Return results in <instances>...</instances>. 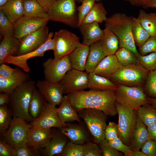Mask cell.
I'll return each instance as SVG.
<instances>
[{
	"label": "cell",
	"instance_id": "7bdbcfd3",
	"mask_svg": "<svg viewBox=\"0 0 156 156\" xmlns=\"http://www.w3.org/2000/svg\"><path fill=\"white\" fill-rule=\"evenodd\" d=\"M138 59L139 63L149 71L156 69V52L144 55H139Z\"/></svg>",
	"mask_w": 156,
	"mask_h": 156
},
{
	"label": "cell",
	"instance_id": "7a4b0ae2",
	"mask_svg": "<svg viewBox=\"0 0 156 156\" xmlns=\"http://www.w3.org/2000/svg\"><path fill=\"white\" fill-rule=\"evenodd\" d=\"M133 17L125 14L115 13L107 17L105 21V28L113 33L119 40V48L124 47L132 51L138 57L139 55L132 32Z\"/></svg>",
	"mask_w": 156,
	"mask_h": 156
},
{
	"label": "cell",
	"instance_id": "5b68a950",
	"mask_svg": "<svg viewBox=\"0 0 156 156\" xmlns=\"http://www.w3.org/2000/svg\"><path fill=\"white\" fill-rule=\"evenodd\" d=\"M76 0H57L48 12L49 20L78 27V19Z\"/></svg>",
	"mask_w": 156,
	"mask_h": 156
},
{
	"label": "cell",
	"instance_id": "1f68e13d",
	"mask_svg": "<svg viewBox=\"0 0 156 156\" xmlns=\"http://www.w3.org/2000/svg\"><path fill=\"white\" fill-rule=\"evenodd\" d=\"M117 85L109 79L98 75L93 72L88 73V88L98 90H115Z\"/></svg>",
	"mask_w": 156,
	"mask_h": 156
},
{
	"label": "cell",
	"instance_id": "bcb514c9",
	"mask_svg": "<svg viewBox=\"0 0 156 156\" xmlns=\"http://www.w3.org/2000/svg\"><path fill=\"white\" fill-rule=\"evenodd\" d=\"M140 55H144L149 53L156 52V36H150L140 47H139Z\"/></svg>",
	"mask_w": 156,
	"mask_h": 156
},
{
	"label": "cell",
	"instance_id": "e7e4bbea",
	"mask_svg": "<svg viewBox=\"0 0 156 156\" xmlns=\"http://www.w3.org/2000/svg\"><path fill=\"white\" fill-rule=\"evenodd\" d=\"M83 0H76V1L78 3H81Z\"/></svg>",
	"mask_w": 156,
	"mask_h": 156
},
{
	"label": "cell",
	"instance_id": "4316f807",
	"mask_svg": "<svg viewBox=\"0 0 156 156\" xmlns=\"http://www.w3.org/2000/svg\"><path fill=\"white\" fill-rule=\"evenodd\" d=\"M20 44V39L13 36H5L0 43V64L5 58L10 56H16Z\"/></svg>",
	"mask_w": 156,
	"mask_h": 156
},
{
	"label": "cell",
	"instance_id": "8d00e7d4",
	"mask_svg": "<svg viewBox=\"0 0 156 156\" xmlns=\"http://www.w3.org/2000/svg\"><path fill=\"white\" fill-rule=\"evenodd\" d=\"M132 32L136 46L139 47L142 46L150 36L137 18L135 17L133 18Z\"/></svg>",
	"mask_w": 156,
	"mask_h": 156
},
{
	"label": "cell",
	"instance_id": "d590c367",
	"mask_svg": "<svg viewBox=\"0 0 156 156\" xmlns=\"http://www.w3.org/2000/svg\"><path fill=\"white\" fill-rule=\"evenodd\" d=\"M136 112L137 116L146 127L156 122V109L150 104L141 106Z\"/></svg>",
	"mask_w": 156,
	"mask_h": 156
},
{
	"label": "cell",
	"instance_id": "f35d334b",
	"mask_svg": "<svg viewBox=\"0 0 156 156\" xmlns=\"http://www.w3.org/2000/svg\"><path fill=\"white\" fill-rule=\"evenodd\" d=\"M12 113L6 104L0 106V133L4 135L9 127L12 119Z\"/></svg>",
	"mask_w": 156,
	"mask_h": 156
},
{
	"label": "cell",
	"instance_id": "7dc6e473",
	"mask_svg": "<svg viewBox=\"0 0 156 156\" xmlns=\"http://www.w3.org/2000/svg\"><path fill=\"white\" fill-rule=\"evenodd\" d=\"M103 156H122V153L116 150L111 146L105 139L102 140L99 144Z\"/></svg>",
	"mask_w": 156,
	"mask_h": 156
},
{
	"label": "cell",
	"instance_id": "ac0fdd59",
	"mask_svg": "<svg viewBox=\"0 0 156 156\" xmlns=\"http://www.w3.org/2000/svg\"><path fill=\"white\" fill-rule=\"evenodd\" d=\"M54 131L32 127L27 134V145L39 155L38 151L44 148L51 139Z\"/></svg>",
	"mask_w": 156,
	"mask_h": 156
},
{
	"label": "cell",
	"instance_id": "52a82bcc",
	"mask_svg": "<svg viewBox=\"0 0 156 156\" xmlns=\"http://www.w3.org/2000/svg\"><path fill=\"white\" fill-rule=\"evenodd\" d=\"M78 113L86 124L94 142L99 144L105 139L107 116L102 111L93 108L84 109Z\"/></svg>",
	"mask_w": 156,
	"mask_h": 156
},
{
	"label": "cell",
	"instance_id": "d6a6232c",
	"mask_svg": "<svg viewBox=\"0 0 156 156\" xmlns=\"http://www.w3.org/2000/svg\"><path fill=\"white\" fill-rule=\"evenodd\" d=\"M107 12L101 2H96L83 18L81 24L93 22L102 23L107 18Z\"/></svg>",
	"mask_w": 156,
	"mask_h": 156
},
{
	"label": "cell",
	"instance_id": "ba28073f",
	"mask_svg": "<svg viewBox=\"0 0 156 156\" xmlns=\"http://www.w3.org/2000/svg\"><path fill=\"white\" fill-rule=\"evenodd\" d=\"M116 106L118 116V137L124 143L129 146L137 117L136 111L116 101Z\"/></svg>",
	"mask_w": 156,
	"mask_h": 156
},
{
	"label": "cell",
	"instance_id": "e575fe53",
	"mask_svg": "<svg viewBox=\"0 0 156 156\" xmlns=\"http://www.w3.org/2000/svg\"><path fill=\"white\" fill-rule=\"evenodd\" d=\"M137 19L150 36H156V12L147 13L141 10Z\"/></svg>",
	"mask_w": 156,
	"mask_h": 156
},
{
	"label": "cell",
	"instance_id": "ee69618b",
	"mask_svg": "<svg viewBox=\"0 0 156 156\" xmlns=\"http://www.w3.org/2000/svg\"><path fill=\"white\" fill-rule=\"evenodd\" d=\"M100 0H83L81 5L77 7L78 27L81 25L83 18L91 9L95 3L99 1Z\"/></svg>",
	"mask_w": 156,
	"mask_h": 156
},
{
	"label": "cell",
	"instance_id": "91938a15",
	"mask_svg": "<svg viewBox=\"0 0 156 156\" xmlns=\"http://www.w3.org/2000/svg\"><path fill=\"white\" fill-rule=\"evenodd\" d=\"M142 7L145 9L156 8V0H151Z\"/></svg>",
	"mask_w": 156,
	"mask_h": 156
},
{
	"label": "cell",
	"instance_id": "681fc988",
	"mask_svg": "<svg viewBox=\"0 0 156 156\" xmlns=\"http://www.w3.org/2000/svg\"><path fill=\"white\" fill-rule=\"evenodd\" d=\"M118 137V124L112 122H109L105 129V139L108 142Z\"/></svg>",
	"mask_w": 156,
	"mask_h": 156
},
{
	"label": "cell",
	"instance_id": "603a6c76",
	"mask_svg": "<svg viewBox=\"0 0 156 156\" xmlns=\"http://www.w3.org/2000/svg\"><path fill=\"white\" fill-rule=\"evenodd\" d=\"M121 67L115 54L110 55L104 58L92 72L109 79L110 76Z\"/></svg>",
	"mask_w": 156,
	"mask_h": 156
},
{
	"label": "cell",
	"instance_id": "816d5d0a",
	"mask_svg": "<svg viewBox=\"0 0 156 156\" xmlns=\"http://www.w3.org/2000/svg\"><path fill=\"white\" fill-rule=\"evenodd\" d=\"M15 148L5 140H0V156H14Z\"/></svg>",
	"mask_w": 156,
	"mask_h": 156
},
{
	"label": "cell",
	"instance_id": "e0dca14e",
	"mask_svg": "<svg viewBox=\"0 0 156 156\" xmlns=\"http://www.w3.org/2000/svg\"><path fill=\"white\" fill-rule=\"evenodd\" d=\"M30 124L32 127L45 129L52 127L60 129L63 126L58 116L56 106L48 103L44 111Z\"/></svg>",
	"mask_w": 156,
	"mask_h": 156
},
{
	"label": "cell",
	"instance_id": "7c38bea8",
	"mask_svg": "<svg viewBox=\"0 0 156 156\" xmlns=\"http://www.w3.org/2000/svg\"><path fill=\"white\" fill-rule=\"evenodd\" d=\"M53 35V33L50 32L46 42L35 50L22 55L8 56L5 58L3 63H9L14 65L28 73L30 71L27 63L28 60L35 57H43L46 51L49 50H53L54 42L52 38Z\"/></svg>",
	"mask_w": 156,
	"mask_h": 156
},
{
	"label": "cell",
	"instance_id": "d6986e66",
	"mask_svg": "<svg viewBox=\"0 0 156 156\" xmlns=\"http://www.w3.org/2000/svg\"><path fill=\"white\" fill-rule=\"evenodd\" d=\"M14 73L10 77L5 78L0 77V92L10 94L19 86L29 80V75L19 67L16 68Z\"/></svg>",
	"mask_w": 156,
	"mask_h": 156
},
{
	"label": "cell",
	"instance_id": "9a60e30c",
	"mask_svg": "<svg viewBox=\"0 0 156 156\" xmlns=\"http://www.w3.org/2000/svg\"><path fill=\"white\" fill-rule=\"evenodd\" d=\"M49 20L48 18H34L23 16L14 23V37L20 39L47 25Z\"/></svg>",
	"mask_w": 156,
	"mask_h": 156
},
{
	"label": "cell",
	"instance_id": "f1b7e54d",
	"mask_svg": "<svg viewBox=\"0 0 156 156\" xmlns=\"http://www.w3.org/2000/svg\"><path fill=\"white\" fill-rule=\"evenodd\" d=\"M106 56L99 41L89 46L85 71L88 73L92 72L99 62Z\"/></svg>",
	"mask_w": 156,
	"mask_h": 156
},
{
	"label": "cell",
	"instance_id": "2e32d148",
	"mask_svg": "<svg viewBox=\"0 0 156 156\" xmlns=\"http://www.w3.org/2000/svg\"><path fill=\"white\" fill-rule=\"evenodd\" d=\"M36 86L48 103L56 106L62 102L64 96L60 82L53 83L45 79L38 80Z\"/></svg>",
	"mask_w": 156,
	"mask_h": 156
},
{
	"label": "cell",
	"instance_id": "f5cc1de1",
	"mask_svg": "<svg viewBox=\"0 0 156 156\" xmlns=\"http://www.w3.org/2000/svg\"><path fill=\"white\" fill-rule=\"evenodd\" d=\"M39 155L28 145L15 149L14 156H36Z\"/></svg>",
	"mask_w": 156,
	"mask_h": 156
},
{
	"label": "cell",
	"instance_id": "f6af8a7d",
	"mask_svg": "<svg viewBox=\"0 0 156 156\" xmlns=\"http://www.w3.org/2000/svg\"><path fill=\"white\" fill-rule=\"evenodd\" d=\"M83 156H102L103 152L100 148L95 142L89 141L83 144Z\"/></svg>",
	"mask_w": 156,
	"mask_h": 156
},
{
	"label": "cell",
	"instance_id": "7402d4cb",
	"mask_svg": "<svg viewBox=\"0 0 156 156\" xmlns=\"http://www.w3.org/2000/svg\"><path fill=\"white\" fill-rule=\"evenodd\" d=\"M99 23L93 22L82 24L78 27L82 37V44L89 46L103 37L104 30L100 28Z\"/></svg>",
	"mask_w": 156,
	"mask_h": 156
},
{
	"label": "cell",
	"instance_id": "83f0119b",
	"mask_svg": "<svg viewBox=\"0 0 156 156\" xmlns=\"http://www.w3.org/2000/svg\"><path fill=\"white\" fill-rule=\"evenodd\" d=\"M0 10L11 22L14 23L24 16L23 0H9L0 7Z\"/></svg>",
	"mask_w": 156,
	"mask_h": 156
},
{
	"label": "cell",
	"instance_id": "6da1fadb",
	"mask_svg": "<svg viewBox=\"0 0 156 156\" xmlns=\"http://www.w3.org/2000/svg\"><path fill=\"white\" fill-rule=\"evenodd\" d=\"M67 95L71 104L77 112L84 109L93 108L102 111L107 116L113 117L117 114L114 90L90 89Z\"/></svg>",
	"mask_w": 156,
	"mask_h": 156
},
{
	"label": "cell",
	"instance_id": "30bf717a",
	"mask_svg": "<svg viewBox=\"0 0 156 156\" xmlns=\"http://www.w3.org/2000/svg\"><path fill=\"white\" fill-rule=\"evenodd\" d=\"M53 39L54 58L56 59L68 55L82 44L78 37L66 29H60L55 32Z\"/></svg>",
	"mask_w": 156,
	"mask_h": 156
},
{
	"label": "cell",
	"instance_id": "836d02e7",
	"mask_svg": "<svg viewBox=\"0 0 156 156\" xmlns=\"http://www.w3.org/2000/svg\"><path fill=\"white\" fill-rule=\"evenodd\" d=\"M23 2L24 16L34 18H48L47 12L36 0H23Z\"/></svg>",
	"mask_w": 156,
	"mask_h": 156
},
{
	"label": "cell",
	"instance_id": "6f0895ef",
	"mask_svg": "<svg viewBox=\"0 0 156 156\" xmlns=\"http://www.w3.org/2000/svg\"><path fill=\"white\" fill-rule=\"evenodd\" d=\"M136 7H143L151 0H124Z\"/></svg>",
	"mask_w": 156,
	"mask_h": 156
},
{
	"label": "cell",
	"instance_id": "4fadbf2b",
	"mask_svg": "<svg viewBox=\"0 0 156 156\" xmlns=\"http://www.w3.org/2000/svg\"><path fill=\"white\" fill-rule=\"evenodd\" d=\"M88 73L73 68L69 70L60 82L63 95L88 88Z\"/></svg>",
	"mask_w": 156,
	"mask_h": 156
},
{
	"label": "cell",
	"instance_id": "db71d44e",
	"mask_svg": "<svg viewBox=\"0 0 156 156\" xmlns=\"http://www.w3.org/2000/svg\"><path fill=\"white\" fill-rule=\"evenodd\" d=\"M16 68H12L4 63L0 64V77L7 78L11 77L14 73Z\"/></svg>",
	"mask_w": 156,
	"mask_h": 156
},
{
	"label": "cell",
	"instance_id": "94428289",
	"mask_svg": "<svg viewBox=\"0 0 156 156\" xmlns=\"http://www.w3.org/2000/svg\"><path fill=\"white\" fill-rule=\"evenodd\" d=\"M130 156H146L141 151L138 150H132L131 151Z\"/></svg>",
	"mask_w": 156,
	"mask_h": 156
},
{
	"label": "cell",
	"instance_id": "3957f363",
	"mask_svg": "<svg viewBox=\"0 0 156 156\" xmlns=\"http://www.w3.org/2000/svg\"><path fill=\"white\" fill-rule=\"evenodd\" d=\"M36 86L34 81L29 80L18 86L10 94V103L13 116L28 122L33 120L29 109Z\"/></svg>",
	"mask_w": 156,
	"mask_h": 156
},
{
	"label": "cell",
	"instance_id": "f546056e",
	"mask_svg": "<svg viewBox=\"0 0 156 156\" xmlns=\"http://www.w3.org/2000/svg\"><path fill=\"white\" fill-rule=\"evenodd\" d=\"M47 102L35 88L33 92L29 103V111L34 119L39 117L45 110Z\"/></svg>",
	"mask_w": 156,
	"mask_h": 156
},
{
	"label": "cell",
	"instance_id": "484cf974",
	"mask_svg": "<svg viewBox=\"0 0 156 156\" xmlns=\"http://www.w3.org/2000/svg\"><path fill=\"white\" fill-rule=\"evenodd\" d=\"M147 127L137 116L132 140L129 146L132 150L140 151L148 139Z\"/></svg>",
	"mask_w": 156,
	"mask_h": 156
},
{
	"label": "cell",
	"instance_id": "5bb4252c",
	"mask_svg": "<svg viewBox=\"0 0 156 156\" xmlns=\"http://www.w3.org/2000/svg\"><path fill=\"white\" fill-rule=\"evenodd\" d=\"M49 34V28L46 25L20 39V47L17 55L26 54L40 47L47 41Z\"/></svg>",
	"mask_w": 156,
	"mask_h": 156
},
{
	"label": "cell",
	"instance_id": "be15d7a7",
	"mask_svg": "<svg viewBox=\"0 0 156 156\" xmlns=\"http://www.w3.org/2000/svg\"><path fill=\"white\" fill-rule=\"evenodd\" d=\"M9 0H0V7L5 4Z\"/></svg>",
	"mask_w": 156,
	"mask_h": 156
},
{
	"label": "cell",
	"instance_id": "680465c9",
	"mask_svg": "<svg viewBox=\"0 0 156 156\" xmlns=\"http://www.w3.org/2000/svg\"><path fill=\"white\" fill-rule=\"evenodd\" d=\"M10 94L7 93L0 94V106L7 104L10 102Z\"/></svg>",
	"mask_w": 156,
	"mask_h": 156
},
{
	"label": "cell",
	"instance_id": "8992f818",
	"mask_svg": "<svg viewBox=\"0 0 156 156\" xmlns=\"http://www.w3.org/2000/svg\"><path fill=\"white\" fill-rule=\"evenodd\" d=\"M114 92L117 102L136 111L141 106L149 104L142 86L118 84Z\"/></svg>",
	"mask_w": 156,
	"mask_h": 156
},
{
	"label": "cell",
	"instance_id": "ab89813d",
	"mask_svg": "<svg viewBox=\"0 0 156 156\" xmlns=\"http://www.w3.org/2000/svg\"><path fill=\"white\" fill-rule=\"evenodd\" d=\"M143 88L148 97L156 99V69L149 71Z\"/></svg>",
	"mask_w": 156,
	"mask_h": 156
},
{
	"label": "cell",
	"instance_id": "8fae6325",
	"mask_svg": "<svg viewBox=\"0 0 156 156\" xmlns=\"http://www.w3.org/2000/svg\"><path fill=\"white\" fill-rule=\"evenodd\" d=\"M42 66L45 79L55 83H60L72 68L68 55L57 59L49 58L42 63Z\"/></svg>",
	"mask_w": 156,
	"mask_h": 156
},
{
	"label": "cell",
	"instance_id": "277c9868",
	"mask_svg": "<svg viewBox=\"0 0 156 156\" xmlns=\"http://www.w3.org/2000/svg\"><path fill=\"white\" fill-rule=\"evenodd\" d=\"M149 72L138 63L121 67L109 79L116 85L143 87Z\"/></svg>",
	"mask_w": 156,
	"mask_h": 156
},
{
	"label": "cell",
	"instance_id": "c3c4849f",
	"mask_svg": "<svg viewBox=\"0 0 156 156\" xmlns=\"http://www.w3.org/2000/svg\"><path fill=\"white\" fill-rule=\"evenodd\" d=\"M108 142L114 148L122 153L125 155L130 156L132 150L129 146L124 143L118 137Z\"/></svg>",
	"mask_w": 156,
	"mask_h": 156
},
{
	"label": "cell",
	"instance_id": "44dd1931",
	"mask_svg": "<svg viewBox=\"0 0 156 156\" xmlns=\"http://www.w3.org/2000/svg\"><path fill=\"white\" fill-rule=\"evenodd\" d=\"M69 141L68 138L60 131H54L53 136L45 147L39 151L43 156L57 155L62 152L65 145Z\"/></svg>",
	"mask_w": 156,
	"mask_h": 156
},
{
	"label": "cell",
	"instance_id": "9c48e42d",
	"mask_svg": "<svg viewBox=\"0 0 156 156\" xmlns=\"http://www.w3.org/2000/svg\"><path fill=\"white\" fill-rule=\"evenodd\" d=\"M32 127L25 121L13 116L10 125L3 135L5 140L15 149L27 145V134Z\"/></svg>",
	"mask_w": 156,
	"mask_h": 156
},
{
	"label": "cell",
	"instance_id": "cb8c5ba5",
	"mask_svg": "<svg viewBox=\"0 0 156 156\" xmlns=\"http://www.w3.org/2000/svg\"><path fill=\"white\" fill-rule=\"evenodd\" d=\"M58 116L63 126L68 122L77 121L81 122L80 118L77 112L71 104L67 94L64 96V99L57 108Z\"/></svg>",
	"mask_w": 156,
	"mask_h": 156
},
{
	"label": "cell",
	"instance_id": "f907efd6",
	"mask_svg": "<svg viewBox=\"0 0 156 156\" xmlns=\"http://www.w3.org/2000/svg\"><path fill=\"white\" fill-rule=\"evenodd\" d=\"M146 156H156V141L148 139L141 148Z\"/></svg>",
	"mask_w": 156,
	"mask_h": 156
},
{
	"label": "cell",
	"instance_id": "9f6ffc18",
	"mask_svg": "<svg viewBox=\"0 0 156 156\" xmlns=\"http://www.w3.org/2000/svg\"><path fill=\"white\" fill-rule=\"evenodd\" d=\"M48 12L50 7L57 0H36Z\"/></svg>",
	"mask_w": 156,
	"mask_h": 156
},
{
	"label": "cell",
	"instance_id": "b9f144b4",
	"mask_svg": "<svg viewBox=\"0 0 156 156\" xmlns=\"http://www.w3.org/2000/svg\"><path fill=\"white\" fill-rule=\"evenodd\" d=\"M0 31L3 36H14V23L11 22L0 10Z\"/></svg>",
	"mask_w": 156,
	"mask_h": 156
},
{
	"label": "cell",
	"instance_id": "74e56055",
	"mask_svg": "<svg viewBox=\"0 0 156 156\" xmlns=\"http://www.w3.org/2000/svg\"><path fill=\"white\" fill-rule=\"evenodd\" d=\"M115 55L121 67L139 63L138 57L131 50L125 48L118 49Z\"/></svg>",
	"mask_w": 156,
	"mask_h": 156
},
{
	"label": "cell",
	"instance_id": "4dcf8cb0",
	"mask_svg": "<svg viewBox=\"0 0 156 156\" xmlns=\"http://www.w3.org/2000/svg\"><path fill=\"white\" fill-rule=\"evenodd\" d=\"M104 35L99 41L106 56L115 54L118 49L119 40L112 31L105 28Z\"/></svg>",
	"mask_w": 156,
	"mask_h": 156
},
{
	"label": "cell",
	"instance_id": "60d3db41",
	"mask_svg": "<svg viewBox=\"0 0 156 156\" xmlns=\"http://www.w3.org/2000/svg\"><path fill=\"white\" fill-rule=\"evenodd\" d=\"M83 145L74 143L69 141L65 146L58 156H83Z\"/></svg>",
	"mask_w": 156,
	"mask_h": 156
},
{
	"label": "cell",
	"instance_id": "d4e9b609",
	"mask_svg": "<svg viewBox=\"0 0 156 156\" xmlns=\"http://www.w3.org/2000/svg\"><path fill=\"white\" fill-rule=\"evenodd\" d=\"M89 51V46L82 44L68 55L72 68L82 71L85 70Z\"/></svg>",
	"mask_w": 156,
	"mask_h": 156
},
{
	"label": "cell",
	"instance_id": "ffe728a7",
	"mask_svg": "<svg viewBox=\"0 0 156 156\" xmlns=\"http://www.w3.org/2000/svg\"><path fill=\"white\" fill-rule=\"evenodd\" d=\"M60 129L61 133L74 143L83 145L89 141V136L88 132L83 127L80 125L68 122Z\"/></svg>",
	"mask_w": 156,
	"mask_h": 156
},
{
	"label": "cell",
	"instance_id": "11a10c76",
	"mask_svg": "<svg viewBox=\"0 0 156 156\" xmlns=\"http://www.w3.org/2000/svg\"><path fill=\"white\" fill-rule=\"evenodd\" d=\"M147 127L148 138L156 141V122Z\"/></svg>",
	"mask_w": 156,
	"mask_h": 156
},
{
	"label": "cell",
	"instance_id": "6125c7cd",
	"mask_svg": "<svg viewBox=\"0 0 156 156\" xmlns=\"http://www.w3.org/2000/svg\"><path fill=\"white\" fill-rule=\"evenodd\" d=\"M148 99L149 104L156 109V99L152 98L148 96Z\"/></svg>",
	"mask_w": 156,
	"mask_h": 156
}]
</instances>
